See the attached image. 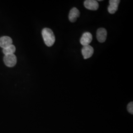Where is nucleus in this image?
<instances>
[{
    "label": "nucleus",
    "mask_w": 133,
    "mask_h": 133,
    "mask_svg": "<svg viewBox=\"0 0 133 133\" xmlns=\"http://www.w3.org/2000/svg\"><path fill=\"white\" fill-rule=\"evenodd\" d=\"M43 39L45 44L50 47L52 46L55 42V37L52 31L49 28H44L42 31Z\"/></svg>",
    "instance_id": "nucleus-1"
},
{
    "label": "nucleus",
    "mask_w": 133,
    "mask_h": 133,
    "mask_svg": "<svg viewBox=\"0 0 133 133\" xmlns=\"http://www.w3.org/2000/svg\"><path fill=\"white\" fill-rule=\"evenodd\" d=\"M5 65L9 67L14 66L17 63V58L14 54L5 55L4 58Z\"/></svg>",
    "instance_id": "nucleus-2"
},
{
    "label": "nucleus",
    "mask_w": 133,
    "mask_h": 133,
    "mask_svg": "<svg viewBox=\"0 0 133 133\" xmlns=\"http://www.w3.org/2000/svg\"><path fill=\"white\" fill-rule=\"evenodd\" d=\"M82 54L84 59L90 58L94 53V48L90 45L83 46L81 50Z\"/></svg>",
    "instance_id": "nucleus-3"
},
{
    "label": "nucleus",
    "mask_w": 133,
    "mask_h": 133,
    "mask_svg": "<svg viewBox=\"0 0 133 133\" xmlns=\"http://www.w3.org/2000/svg\"><path fill=\"white\" fill-rule=\"evenodd\" d=\"M84 5L88 10H96L99 8V4L98 1L95 0H86L84 2Z\"/></svg>",
    "instance_id": "nucleus-4"
},
{
    "label": "nucleus",
    "mask_w": 133,
    "mask_h": 133,
    "mask_svg": "<svg viewBox=\"0 0 133 133\" xmlns=\"http://www.w3.org/2000/svg\"><path fill=\"white\" fill-rule=\"evenodd\" d=\"M120 2V0H110L109 6L108 8L109 12L110 14H114L118 10Z\"/></svg>",
    "instance_id": "nucleus-5"
},
{
    "label": "nucleus",
    "mask_w": 133,
    "mask_h": 133,
    "mask_svg": "<svg viewBox=\"0 0 133 133\" xmlns=\"http://www.w3.org/2000/svg\"><path fill=\"white\" fill-rule=\"evenodd\" d=\"M107 37V31L105 29L100 28L97 31V38L100 43H104Z\"/></svg>",
    "instance_id": "nucleus-6"
},
{
    "label": "nucleus",
    "mask_w": 133,
    "mask_h": 133,
    "mask_svg": "<svg viewBox=\"0 0 133 133\" xmlns=\"http://www.w3.org/2000/svg\"><path fill=\"white\" fill-rule=\"evenodd\" d=\"M92 35L89 32H85L83 34L80 40L81 43L83 46L89 45L92 41Z\"/></svg>",
    "instance_id": "nucleus-7"
},
{
    "label": "nucleus",
    "mask_w": 133,
    "mask_h": 133,
    "mask_svg": "<svg viewBox=\"0 0 133 133\" xmlns=\"http://www.w3.org/2000/svg\"><path fill=\"white\" fill-rule=\"evenodd\" d=\"M80 16V12L76 8H73L71 9L69 15V19L71 22H75L77 18Z\"/></svg>",
    "instance_id": "nucleus-8"
},
{
    "label": "nucleus",
    "mask_w": 133,
    "mask_h": 133,
    "mask_svg": "<svg viewBox=\"0 0 133 133\" xmlns=\"http://www.w3.org/2000/svg\"><path fill=\"white\" fill-rule=\"evenodd\" d=\"M12 40L9 37L4 36L0 38V47L5 48L12 44Z\"/></svg>",
    "instance_id": "nucleus-9"
},
{
    "label": "nucleus",
    "mask_w": 133,
    "mask_h": 133,
    "mask_svg": "<svg viewBox=\"0 0 133 133\" xmlns=\"http://www.w3.org/2000/svg\"><path fill=\"white\" fill-rule=\"evenodd\" d=\"M15 50H16V48L15 47V46L13 44H11L9 46L4 48L3 52L5 54V55H8V54H14L15 52Z\"/></svg>",
    "instance_id": "nucleus-10"
},
{
    "label": "nucleus",
    "mask_w": 133,
    "mask_h": 133,
    "mask_svg": "<svg viewBox=\"0 0 133 133\" xmlns=\"http://www.w3.org/2000/svg\"><path fill=\"white\" fill-rule=\"evenodd\" d=\"M127 109L129 112L131 114H133V102H130L127 105Z\"/></svg>",
    "instance_id": "nucleus-11"
}]
</instances>
